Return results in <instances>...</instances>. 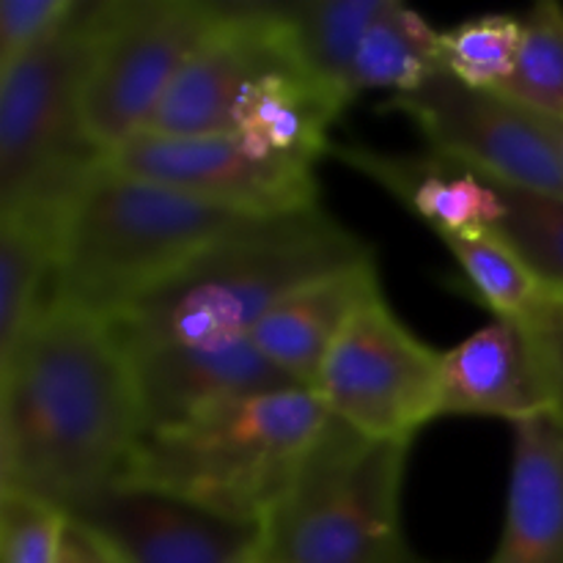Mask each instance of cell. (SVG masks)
<instances>
[{
    "mask_svg": "<svg viewBox=\"0 0 563 563\" xmlns=\"http://www.w3.org/2000/svg\"><path fill=\"white\" fill-rule=\"evenodd\" d=\"M143 438L135 363L110 319L49 302L0 366V487L69 515L124 476Z\"/></svg>",
    "mask_w": 563,
    "mask_h": 563,
    "instance_id": "6da1fadb",
    "label": "cell"
},
{
    "mask_svg": "<svg viewBox=\"0 0 563 563\" xmlns=\"http://www.w3.org/2000/svg\"><path fill=\"white\" fill-rule=\"evenodd\" d=\"M374 262V251L322 207L253 218L110 319L130 355L218 344L251 330L300 286Z\"/></svg>",
    "mask_w": 563,
    "mask_h": 563,
    "instance_id": "7a4b0ae2",
    "label": "cell"
},
{
    "mask_svg": "<svg viewBox=\"0 0 563 563\" xmlns=\"http://www.w3.org/2000/svg\"><path fill=\"white\" fill-rule=\"evenodd\" d=\"M245 220L104 159L64 214L53 302L113 319Z\"/></svg>",
    "mask_w": 563,
    "mask_h": 563,
    "instance_id": "3957f363",
    "label": "cell"
},
{
    "mask_svg": "<svg viewBox=\"0 0 563 563\" xmlns=\"http://www.w3.org/2000/svg\"><path fill=\"white\" fill-rule=\"evenodd\" d=\"M330 412L313 390L284 388L148 432L115 484L174 495L236 522L264 526Z\"/></svg>",
    "mask_w": 563,
    "mask_h": 563,
    "instance_id": "277c9868",
    "label": "cell"
},
{
    "mask_svg": "<svg viewBox=\"0 0 563 563\" xmlns=\"http://www.w3.org/2000/svg\"><path fill=\"white\" fill-rule=\"evenodd\" d=\"M412 443L372 440L328 416L264 520L267 563H401V487Z\"/></svg>",
    "mask_w": 563,
    "mask_h": 563,
    "instance_id": "5b68a950",
    "label": "cell"
},
{
    "mask_svg": "<svg viewBox=\"0 0 563 563\" xmlns=\"http://www.w3.org/2000/svg\"><path fill=\"white\" fill-rule=\"evenodd\" d=\"M97 22L99 0H80L55 36L0 71V214L64 218L77 190L108 159L82 121Z\"/></svg>",
    "mask_w": 563,
    "mask_h": 563,
    "instance_id": "8992f818",
    "label": "cell"
},
{
    "mask_svg": "<svg viewBox=\"0 0 563 563\" xmlns=\"http://www.w3.org/2000/svg\"><path fill=\"white\" fill-rule=\"evenodd\" d=\"M220 20L218 0H99L82 121L104 157L146 130L181 66Z\"/></svg>",
    "mask_w": 563,
    "mask_h": 563,
    "instance_id": "52a82bcc",
    "label": "cell"
},
{
    "mask_svg": "<svg viewBox=\"0 0 563 563\" xmlns=\"http://www.w3.org/2000/svg\"><path fill=\"white\" fill-rule=\"evenodd\" d=\"M440 366L443 352L418 339L379 291L341 330L313 394L355 432L412 443L440 418Z\"/></svg>",
    "mask_w": 563,
    "mask_h": 563,
    "instance_id": "ba28073f",
    "label": "cell"
},
{
    "mask_svg": "<svg viewBox=\"0 0 563 563\" xmlns=\"http://www.w3.org/2000/svg\"><path fill=\"white\" fill-rule=\"evenodd\" d=\"M385 108L410 119L429 152L456 159L498 185L563 198V168L553 143L537 113L511 99L438 71L416 91L390 97Z\"/></svg>",
    "mask_w": 563,
    "mask_h": 563,
    "instance_id": "9c48e42d",
    "label": "cell"
},
{
    "mask_svg": "<svg viewBox=\"0 0 563 563\" xmlns=\"http://www.w3.org/2000/svg\"><path fill=\"white\" fill-rule=\"evenodd\" d=\"M108 163L247 218L319 207L313 165L258 152L240 135L163 137L143 132L108 154Z\"/></svg>",
    "mask_w": 563,
    "mask_h": 563,
    "instance_id": "30bf717a",
    "label": "cell"
},
{
    "mask_svg": "<svg viewBox=\"0 0 563 563\" xmlns=\"http://www.w3.org/2000/svg\"><path fill=\"white\" fill-rule=\"evenodd\" d=\"M280 69H295V64L275 25L273 3H223L220 25L187 58L143 132L163 137L234 135L245 88Z\"/></svg>",
    "mask_w": 563,
    "mask_h": 563,
    "instance_id": "8fae6325",
    "label": "cell"
},
{
    "mask_svg": "<svg viewBox=\"0 0 563 563\" xmlns=\"http://www.w3.org/2000/svg\"><path fill=\"white\" fill-rule=\"evenodd\" d=\"M119 563H253L264 526L236 522L154 489L113 484L69 511Z\"/></svg>",
    "mask_w": 563,
    "mask_h": 563,
    "instance_id": "7c38bea8",
    "label": "cell"
},
{
    "mask_svg": "<svg viewBox=\"0 0 563 563\" xmlns=\"http://www.w3.org/2000/svg\"><path fill=\"white\" fill-rule=\"evenodd\" d=\"M555 412V388L537 330L498 319L443 352L440 418L476 416L515 423Z\"/></svg>",
    "mask_w": 563,
    "mask_h": 563,
    "instance_id": "4fadbf2b",
    "label": "cell"
},
{
    "mask_svg": "<svg viewBox=\"0 0 563 563\" xmlns=\"http://www.w3.org/2000/svg\"><path fill=\"white\" fill-rule=\"evenodd\" d=\"M141 388L146 434L269 390L300 388L251 339L157 346L130 355Z\"/></svg>",
    "mask_w": 563,
    "mask_h": 563,
    "instance_id": "5bb4252c",
    "label": "cell"
},
{
    "mask_svg": "<svg viewBox=\"0 0 563 563\" xmlns=\"http://www.w3.org/2000/svg\"><path fill=\"white\" fill-rule=\"evenodd\" d=\"M328 157L383 187L440 240L493 234L500 218L498 185L443 154L383 152L355 143H333Z\"/></svg>",
    "mask_w": 563,
    "mask_h": 563,
    "instance_id": "9a60e30c",
    "label": "cell"
},
{
    "mask_svg": "<svg viewBox=\"0 0 563 563\" xmlns=\"http://www.w3.org/2000/svg\"><path fill=\"white\" fill-rule=\"evenodd\" d=\"M379 291L383 286L374 262L328 275L284 297L247 339L291 383L313 390L341 330Z\"/></svg>",
    "mask_w": 563,
    "mask_h": 563,
    "instance_id": "2e32d148",
    "label": "cell"
},
{
    "mask_svg": "<svg viewBox=\"0 0 563 563\" xmlns=\"http://www.w3.org/2000/svg\"><path fill=\"white\" fill-rule=\"evenodd\" d=\"M489 563H563V421L515 423L509 498Z\"/></svg>",
    "mask_w": 563,
    "mask_h": 563,
    "instance_id": "e0dca14e",
    "label": "cell"
},
{
    "mask_svg": "<svg viewBox=\"0 0 563 563\" xmlns=\"http://www.w3.org/2000/svg\"><path fill=\"white\" fill-rule=\"evenodd\" d=\"M341 113L344 104L300 71H269L242 93L234 135L273 157L317 165L330 154V126Z\"/></svg>",
    "mask_w": 563,
    "mask_h": 563,
    "instance_id": "ac0fdd59",
    "label": "cell"
},
{
    "mask_svg": "<svg viewBox=\"0 0 563 563\" xmlns=\"http://www.w3.org/2000/svg\"><path fill=\"white\" fill-rule=\"evenodd\" d=\"M379 9L383 0H289L273 3V16L295 69L346 108L355 102L352 66Z\"/></svg>",
    "mask_w": 563,
    "mask_h": 563,
    "instance_id": "d6986e66",
    "label": "cell"
},
{
    "mask_svg": "<svg viewBox=\"0 0 563 563\" xmlns=\"http://www.w3.org/2000/svg\"><path fill=\"white\" fill-rule=\"evenodd\" d=\"M60 229L58 214H0V366L53 302Z\"/></svg>",
    "mask_w": 563,
    "mask_h": 563,
    "instance_id": "ffe728a7",
    "label": "cell"
},
{
    "mask_svg": "<svg viewBox=\"0 0 563 563\" xmlns=\"http://www.w3.org/2000/svg\"><path fill=\"white\" fill-rule=\"evenodd\" d=\"M438 71H443L438 27L399 0H383L352 66V99L366 91L410 93Z\"/></svg>",
    "mask_w": 563,
    "mask_h": 563,
    "instance_id": "44dd1931",
    "label": "cell"
},
{
    "mask_svg": "<svg viewBox=\"0 0 563 563\" xmlns=\"http://www.w3.org/2000/svg\"><path fill=\"white\" fill-rule=\"evenodd\" d=\"M498 192L493 236L531 269L550 300L563 302V198L509 185H498Z\"/></svg>",
    "mask_w": 563,
    "mask_h": 563,
    "instance_id": "7402d4cb",
    "label": "cell"
},
{
    "mask_svg": "<svg viewBox=\"0 0 563 563\" xmlns=\"http://www.w3.org/2000/svg\"><path fill=\"white\" fill-rule=\"evenodd\" d=\"M443 242L465 275V286L473 289L484 308L493 311V317L528 322L548 302V295L531 269L498 236H451Z\"/></svg>",
    "mask_w": 563,
    "mask_h": 563,
    "instance_id": "603a6c76",
    "label": "cell"
},
{
    "mask_svg": "<svg viewBox=\"0 0 563 563\" xmlns=\"http://www.w3.org/2000/svg\"><path fill=\"white\" fill-rule=\"evenodd\" d=\"M531 113L563 121V5L544 0L522 16V42L511 75L495 88Z\"/></svg>",
    "mask_w": 563,
    "mask_h": 563,
    "instance_id": "cb8c5ba5",
    "label": "cell"
},
{
    "mask_svg": "<svg viewBox=\"0 0 563 563\" xmlns=\"http://www.w3.org/2000/svg\"><path fill=\"white\" fill-rule=\"evenodd\" d=\"M522 20L482 14L440 31V69L482 91H495L511 75L520 55Z\"/></svg>",
    "mask_w": 563,
    "mask_h": 563,
    "instance_id": "d4e9b609",
    "label": "cell"
},
{
    "mask_svg": "<svg viewBox=\"0 0 563 563\" xmlns=\"http://www.w3.org/2000/svg\"><path fill=\"white\" fill-rule=\"evenodd\" d=\"M66 522L49 500L0 487V563H58Z\"/></svg>",
    "mask_w": 563,
    "mask_h": 563,
    "instance_id": "484cf974",
    "label": "cell"
},
{
    "mask_svg": "<svg viewBox=\"0 0 563 563\" xmlns=\"http://www.w3.org/2000/svg\"><path fill=\"white\" fill-rule=\"evenodd\" d=\"M77 5L80 0H0V71L55 36Z\"/></svg>",
    "mask_w": 563,
    "mask_h": 563,
    "instance_id": "4316f807",
    "label": "cell"
},
{
    "mask_svg": "<svg viewBox=\"0 0 563 563\" xmlns=\"http://www.w3.org/2000/svg\"><path fill=\"white\" fill-rule=\"evenodd\" d=\"M528 324L537 330L548 355L555 388V416L563 421V302L548 297V302L533 313V319H528Z\"/></svg>",
    "mask_w": 563,
    "mask_h": 563,
    "instance_id": "83f0119b",
    "label": "cell"
},
{
    "mask_svg": "<svg viewBox=\"0 0 563 563\" xmlns=\"http://www.w3.org/2000/svg\"><path fill=\"white\" fill-rule=\"evenodd\" d=\"M58 563H119L108 550L99 544L97 537L86 531L82 526H77L75 520L66 522L64 542H60V555Z\"/></svg>",
    "mask_w": 563,
    "mask_h": 563,
    "instance_id": "f1b7e54d",
    "label": "cell"
},
{
    "mask_svg": "<svg viewBox=\"0 0 563 563\" xmlns=\"http://www.w3.org/2000/svg\"><path fill=\"white\" fill-rule=\"evenodd\" d=\"M537 119H539V124H542L548 141L553 143L555 154H559V163L563 168V121L561 119H550V115H539V113H537Z\"/></svg>",
    "mask_w": 563,
    "mask_h": 563,
    "instance_id": "f546056e",
    "label": "cell"
},
{
    "mask_svg": "<svg viewBox=\"0 0 563 563\" xmlns=\"http://www.w3.org/2000/svg\"><path fill=\"white\" fill-rule=\"evenodd\" d=\"M401 563H429V561H421V559H416V555H407V559L405 561H401Z\"/></svg>",
    "mask_w": 563,
    "mask_h": 563,
    "instance_id": "4dcf8cb0",
    "label": "cell"
},
{
    "mask_svg": "<svg viewBox=\"0 0 563 563\" xmlns=\"http://www.w3.org/2000/svg\"><path fill=\"white\" fill-rule=\"evenodd\" d=\"M253 563H267V561H264V555H262V559H258V561H253Z\"/></svg>",
    "mask_w": 563,
    "mask_h": 563,
    "instance_id": "1f68e13d",
    "label": "cell"
}]
</instances>
